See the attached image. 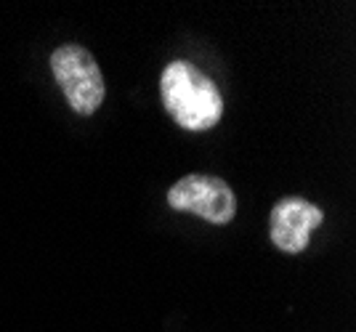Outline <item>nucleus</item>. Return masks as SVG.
I'll list each match as a JSON object with an SVG mask.
<instances>
[{"label":"nucleus","instance_id":"obj_3","mask_svg":"<svg viewBox=\"0 0 356 332\" xmlns=\"http://www.w3.org/2000/svg\"><path fill=\"white\" fill-rule=\"evenodd\" d=\"M168 205L173 210L194 213L210 224H229L237 213V197L232 186L216 176H184L168 192Z\"/></svg>","mask_w":356,"mask_h":332},{"label":"nucleus","instance_id":"obj_1","mask_svg":"<svg viewBox=\"0 0 356 332\" xmlns=\"http://www.w3.org/2000/svg\"><path fill=\"white\" fill-rule=\"evenodd\" d=\"M160 93L168 115L192 133L216 128L223 115L218 85L192 61H170L160 80Z\"/></svg>","mask_w":356,"mask_h":332},{"label":"nucleus","instance_id":"obj_2","mask_svg":"<svg viewBox=\"0 0 356 332\" xmlns=\"http://www.w3.org/2000/svg\"><path fill=\"white\" fill-rule=\"evenodd\" d=\"M51 69L77 115H93L104 101V77L83 46H61L51 56Z\"/></svg>","mask_w":356,"mask_h":332},{"label":"nucleus","instance_id":"obj_4","mask_svg":"<svg viewBox=\"0 0 356 332\" xmlns=\"http://www.w3.org/2000/svg\"><path fill=\"white\" fill-rule=\"evenodd\" d=\"M325 213L303 197H284L271 210V242L284 253H303Z\"/></svg>","mask_w":356,"mask_h":332}]
</instances>
